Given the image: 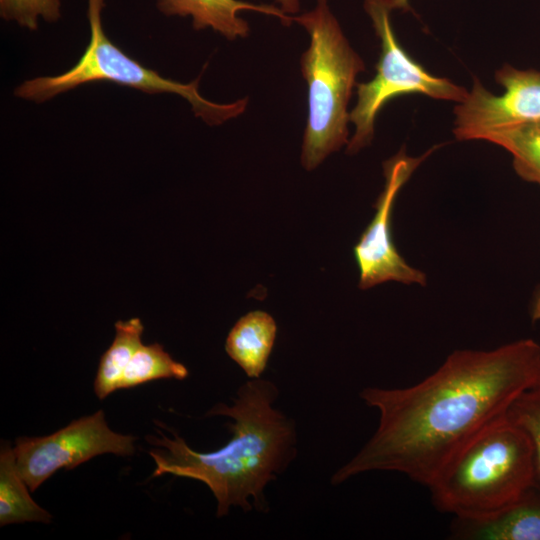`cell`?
Listing matches in <instances>:
<instances>
[{
	"mask_svg": "<svg viewBox=\"0 0 540 540\" xmlns=\"http://www.w3.org/2000/svg\"><path fill=\"white\" fill-rule=\"evenodd\" d=\"M506 418L528 436L534 457V487L540 490V382L524 391L510 406Z\"/></svg>",
	"mask_w": 540,
	"mask_h": 540,
	"instance_id": "17",
	"label": "cell"
},
{
	"mask_svg": "<svg viewBox=\"0 0 540 540\" xmlns=\"http://www.w3.org/2000/svg\"><path fill=\"white\" fill-rule=\"evenodd\" d=\"M501 95L477 79L454 110V135L459 140H483L490 133L540 120V71L505 65L495 73Z\"/></svg>",
	"mask_w": 540,
	"mask_h": 540,
	"instance_id": "9",
	"label": "cell"
},
{
	"mask_svg": "<svg viewBox=\"0 0 540 540\" xmlns=\"http://www.w3.org/2000/svg\"><path fill=\"white\" fill-rule=\"evenodd\" d=\"M144 326L139 318H131L115 323V337L110 347L102 355L94 392L100 400L119 389L123 373L142 343Z\"/></svg>",
	"mask_w": 540,
	"mask_h": 540,
	"instance_id": "14",
	"label": "cell"
},
{
	"mask_svg": "<svg viewBox=\"0 0 540 540\" xmlns=\"http://www.w3.org/2000/svg\"><path fill=\"white\" fill-rule=\"evenodd\" d=\"M279 4L281 11L288 14H295L300 10V1L299 0H275ZM289 16V15H288Z\"/></svg>",
	"mask_w": 540,
	"mask_h": 540,
	"instance_id": "20",
	"label": "cell"
},
{
	"mask_svg": "<svg viewBox=\"0 0 540 540\" xmlns=\"http://www.w3.org/2000/svg\"><path fill=\"white\" fill-rule=\"evenodd\" d=\"M90 41L77 63L56 76H42L24 81L14 91L22 99L44 102L58 94L95 81H109L149 94L171 93L182 96L196 117L208 125H220L241 115L248 100L217 103L204 98L199 92V78L181 83L161 76L129 57L105 35L101 17L90 18Z\"/></svg>",
	"mask_w": 540,
	"mask_h": 540,
	"instance_id": "5",
	"label": "cell"
},
{
	"mask_svg": "<svg viewBox=\"0 0 540 540\" xmlns=\"http://www.w3.org/2000/svg\"><path fill=\"white\" fill-rule=\"evenodd\" d=\"M158 9L165 15L191 16L196 30L211 28L228 40L245 38L249 34L248 23L238 16L250 10L278 17L289 26L293 18L273 5L253 4L241 0H156Z\"/></svg>",
	"mask_w": 540,
	"mask_h": 540,
	"instance_id": "10",
	"label": "cell"
},
{
	"mask_svg": "<svg viewBox=\"0 0 540 540\" xmlns=\"http://www.w3.org/2000/svg\"><path fill=\"white\" fill-rule=\"evenodd\" d=\"M277 333L273 317L261 310L250 311L232 327L225 342L228 356L249 378L264 372Z\"/></svg>",
	"mask_w": 540,
	"mask_h": 540,
	"instance_id": "12",
	"label": "cell"
},
{
	"mask_svg": "<svg viewBox=\"0 0 540 540\" xmlns=\"http://www.w3.org/2000/svg\"><path fill=\"white\" fill-rule=\"evenodd\" d=\"M365 2H375L389 11L392 9H409L408 0H365Z\"/></svg>",
	"mask_w": 540,
	"mask_h": 540,
	"instance_id": "19",
	"label": "cell"
},
{
	"mask_svg": "<svg viewBox=\"0 0 540 540\" xmlns=\"http://www.w3.org/2000/svg\"><path fill=\"white\" fill-rule=\"evenodd\" d=\"M423 159L410 157L402 150L383 164L385 185L374 205L375 215L354 246L360 289L388 281L426 284L425 273L408 264L396 249L391 230L396 196Z\"/></svg>",
	"mask_w": 540,
	"mask_h": 540,
	"instance_id": "8",
	"label": "cell"
},
{
	"mask_svg": "<svg viewBox=\"0 0 540 540\" xmlns=\"http://www.w3.org/2000/svg\"><path fill=\"white\" fill-rule=\"evenodd\" d=\"M483 140L509 151L516 173L540 185V120L490 133Z\"/></svg>",
	"mask_w": 540,
	"mask_h": 540,
	"instance_id": "15",
	"label": "cell"
},
{
	"mask_svg": "<svg viewBox=\"0 0 540 540\" xmlns=\"http://www.w3.org/2000/svg\"><path fill=\"white\" fill-rule=\"evenodd\" d=\"M538 382L540 344L520 339L491 350H455L405 388L367 387L360 397L379 411L378 427L331 482L381 470L428 487L458 450Z\"/></svg>",
	"mask_w": 540,
	"mask_h": 540,
	"instance_id": "1",
	"label": "cell"
},
{
	"mask_svg": "<svg viewBox=\"0 0 540 540\" xmlns=\"http://www.w3.org/2000/svg\"><path fill=\"white\" fill-rule=\"evenodd\" d=\"M533 486L531 442L505 415L458 450L428 488L441 512L480 520L507 508Z\"/></svg>",
	"mask_w": 540,
	"mask_h": 540,
	"instance_id": "3",
	"label": "cell"
},
{
	"mask_svg": "<svg viewBox=\"0 0 540 540\" xmlns=\"http://www.w3.org/2000/svg\"><path fill=\"white\" fill-rule=\"evenodd\" d=\"M20 476L13 448L2 442L0 449V525L24 522L50 523L52 515L33 501Z\"/></svg>",
	"mask_w": 540,
	"mask_h": 540,
	"instance_id": "13",
	"label": "cell"
},
{
	"mask_svg": "<svg viewBox=\"0 0 540 540\" xmlns=\"http://www.w3.org/2000/svg\"><path fill=\"white\" fill-rule=\"evenodd\" d=\"M309 35L308 48L300 57L307 83L308 114L301 147V164L311 171L349 141L348 104L365 64L350 45L327 0L298 16Z\"/></svg>",
	"mask_w": 540,
	"mask_h": 540,
	"instance_id": "4",
	"label": "cell"
},
{
	"mask_svg": "<svg viewBox=\"0 0 540 540\" xmlns=\"http://www.w3.org/2000/svg\"><path fill=\"white\" fill-rule=\"evenodd\" d=\"M0 14L5 20L36 30L40 17L48 22L61 17V0H0Z\"/></svg>",
	"mask_w": 540,
	"mask_h": 540,
	"instance_id": "18",
	"label": "cell"
},
{
	"mask_svg": "<svg viewBox=\"0 0 540 540\" xmlns=\"http://www.w3.org/2000/svg\"><path fill=\"white\" fill-rule=\"evenodd\" d=\"M277 386L254 378L241 385L233 405L218 403L206 416H227L232 438L213 452L190 448L173 433L169 438L148 436L159 448L149 451L156 468L152 476L171 474L203 482L217 500V516L228 514L231 507L250 511L253 504L267 510L264 489L283 473L296 456V430L293 422L273 404Z\"/></svg>",
	"mask_w": 540,
	"mask_h": 540,
	"instance_id": "2",
	"label": "cell"
},
{
	"mask_svg": "<svg viewBox=\"0 0 540 540\" xmlns=\"http://www.w3.org/2000/svg\"><path fill=\"white\" fill-rule=\"evenodd\" d=\"M531 319L534 322L540 321V287L537 290L532 302Z\"/></svg>",
	"mask_w": 540,
	"mask_h": 540,
	"instance_id": "22",
	"label": "cell"
},
{
	"mask_svg": "<svg viewBox=\"0 0 540 540\" xmlns=\"http://www.w3.org/2000/svg\"><path fill=\"white\" fill-rule=\"evenodd\" d=\"M188 374L187 368L175 361L159 343L142 344L128 363L119 389L131 388L163 378L183 380Z\"/></svg>",
	"mask_w": 540,
	"mask_h": 540,
	"instance_id": "16",
	"label": "cell"
},
{
	"mask_svg": "<svg viewBox=\"0 0 540 540\" xmlns=\"http://www.w3.org/2000/svg\"><path fill=\"white\" fill-rule=\"evenodd\" d=\"M105 0H88V18L101 17Z\"/></svg>",
	"mask_w": 540,
	"mask_h": 540,
	"instance_id": "21",
	"label": "cell"
},
{
	"mask_svg": "<svg viewBox=\"0 0 540 540\" xmlns=\"http://www.w3.org/2000/svg\"><path fill=\"white\" fill-rule=\"evenodd\" d=\"M365 9L380 39L381 52L375 76L356 85L357 102L349 113L355 130L347 143L348 154H355L371 143L379 111L396 96L418 93L460 103L468 95L464 87L430 74L409 56L395 36L389 10L375 2H365Z\"/></svg>",
	"mask_w": 540,
	"mask_h": 540,
	"instance_id": "6",
	"label": "cell"
},
{
	"mask_svg": "<svg viewBox=\"0 0 540 540\" xmlns=\"http://www.w3.org/2000/svg\"><path fill=\"white\" fill-rule=\"evenodd\" d=\"M452 536L468 540H540V490L526 491L502 511L480 520L455 519Z\"/></svg>",
	"mask_w": 540,
	"mask_h": 540,
	"instance_id": "11",
	"label": "cell"
},
{
	"mask_svg": "<svg viewBox=\"0 0 540 540\" xmlns=\"http://www.w3.org/2000/svg\"><path fill=\"white\" fill-rule=\"evenodd\" d=\"M135 440L112 431L103 410H98L50 435L18 438L13 451L20 476L34 492L60 468L70 470L104 453L131 456Z\"/></svg>",
	"mask_w": 540,
	"mask_h": 540,
	"instance_id": "7",
	"label": "cell"
}]
</instances>
